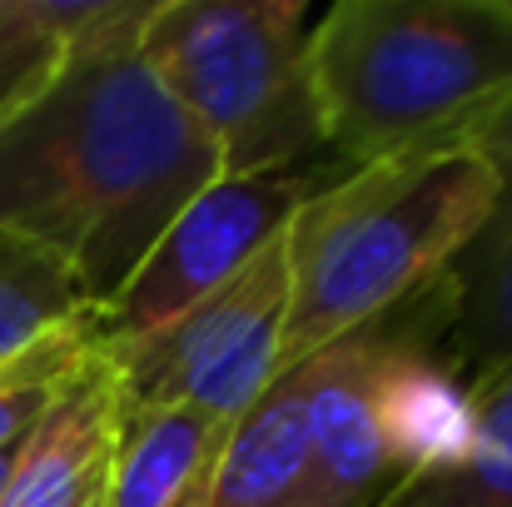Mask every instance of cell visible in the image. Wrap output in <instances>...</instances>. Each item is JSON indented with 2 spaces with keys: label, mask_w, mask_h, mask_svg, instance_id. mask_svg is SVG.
Here are the masks:
<instances>
[{
  "label": "cell",
  "mask_w": 512,
  "mask_h": 507,
  "mask_svg": "<svg viewBox=\"0 0 512 507\" xmlns=\"http://www.w3.org/2000/svg\"><path fill=\"white\" fill-rule=\"evenodd\" d=\"M229 179L304 165L324 145L299 0H160L135 40Z\"/></svg>",
  "instance_id": "4"
},
{
  "label": "cell",
  "mask_w": 512,
  "mask_h": 507,
  "mask_svg": "<svg viewBox=\"0 0 512 507\" xmlns=\"http://www.w3.org/2000/svg\"><path fill=\"white\" fill-rule=\"evenodd\" d=\"M120 443V383L105 358H85L30 428L0 507H100Z\"/></svg>",
  "instance_id": "9"
},
{
  "label": "cell",
  "mask_w": 512,
  "mask_h": 507,
  "mask_svg": "<svg viewBox=\"0 0 512 507\" xmlns=\"http://www.w3.org/2000/svg\"><path fill=\"white\" fill-rule=\"evenodd\" d=\"M90 314L95 309L85 289L60 259L15 234H0V368Z\"/></svg>",
  "instance_id": "13"
},
{
  "label": "cell",
  "mask_w": 512,
  "mask_h": 507,
  "mask_svg": "<svg viewBox=\"0 0 512 507\" xmlns=\"http://www.w3.org/2000/svg\"><path fill=\"white\" fill-rule=\"evenodd\" d=\"M314 358L279 373L264 398L239 418L214 468L204 507H324L314 473Z\"/></svg>",
  "instance_id": "10"
},
{
  "label": "cell",
  "mask_w": 512,
  "mask_h": 507,
  "mask_svg": "<svg viewBox=\"0 0 512 507\" xmlns=\"http://www.w3.org/2000/svg\"><path fill=\"white\" fill-rule=\"evenodd\" d=\"M65 55L70 50L50 25L45 0H0V120L40 95L60 75Z\"/></svg>",
  "instance_id": "15"
},
{
  "label": "cell",
  "mask_w": 512,
  "mask_h": 507,
  "mask_svg": "<svg viewBox=\"0 0 512 507\" xmlns=\"http://www.w3.org/2000/svg\"><path fill=\"white\" fill-rule=\"evenodd\" d=\"M85 324H70L60 334L40 338L30 353H20L15 363L0 368V453L10 443H20L40 418L45 408L55 403V393L70 383V373L90 358V343H85Z\"/></svg>",
  "instance_id": "14"
},
{
  "label": "cell",
  "mask_w": 512,
  "mask_h": 507,
  "mask_svg": "<svg viewBox=\"0 0 512 507\" xmlns=\"http://www.w3.org/2000/svg\"><path fill=\"white\" fill-rule=\"evenodd\" d=\"M498 169L478 140L343 169L284 229L289 319L279 373L423 294L488 224Z\"/></svg>",
  "instance_id": "3"
},
{
  "label": "cell",
  "mask_w": 512,
  "mask_h": 507,
  "mask_svg": "<svg viewBox=\"0 0 512 507\" xmlns=\"http://www.w3.org/2000/svg\"><path fill=\"white\" fill-rule=\"evenodd\" d=\"M478 145L498 169L493 214L418 294L423 348L468 398L512 368V115Z\"/></svg>",
  "instance_id": "7"
},
{
  "label": "cell",
  "mask_w": 512,
  "mask_h": 507,
  "mask_svg": "<svg viewBox=\"0 0 512 507\" xmlns=\"http://www.w3.org/2000/svg\"><path fill=\"white\" fill-rule=\"evenodd\" d=\"M229 423L194 408H120V443L100 507H204Z\"/></svg>",
  "instance_id": "11"
},
{
  "label": "cell",
  "mask_w": 512,
  "mask_h": 507,
  "mask_svg": "<svg viewBox=\"0 0 512 507\" xmlns=\"http://www.w3.org/2000/svg\"><path fill=\"white\" fill-rule=\"evenodd\" d=\"M30 438V433H25ZM25 438L20 443H10L5 453H0V498H5V483H10V473H15V458H20V448H25Z\"/></svg>",
  "instance_id": "16"
},
{
  "label": "cell",
  "mask_w": 512,
  "mask_h": 507,
  "mask_svg": "<svg viewBox=\"0 0 512 507\" xmlns=\"http://www.w3.org/2000/svg\"><path fill=\"white\" fill-rule=\"evenodd\" d=\"M324 184H329L324 169L309 165L269 169L249 179L219 174L174 214V224L155 239L130 284L100 314H90L85 324L90 353L120 363L135 348L155 343L194 304L219 294L254 254H264L289 229L299 204H309Z\"/></svg>",
  "instance_id": "5"
},
{
  "label": "cell",
  "mask_w": 512,
  "mask_h": 507,
  "mask_svg": "<svg viewBox=\"0 0 512 507\" xmlns=\"http://www.w3.org/2000/svg\"><path fill=\"white\" fill-rule=\"evenodd\" d=\"M289 319V249L284 234L254 254L219 294L194 304L174 329L110 363L120 408H194L214 423L239 418L279 378V343Z\"/></svg>",
  "instance_id": "6"
},
{
  "label": "cell",
  "mask_w": 512,
  "mask_h": 507,
  "mask_svg": "<svg viewBox=\"0 0 512 507\" xmlns=\"http://www.w3.org/2000/svg\"><path fill=\"white\" fill-rule=\"evenodd\" d=\"M309 75L348 169L483 140L512 115V0H343L309 30Z\"/></svg>",
  "instance_id": "2"
},
{
  "label": "cell",
  "mask_w": 512,
  "mask_h": 507,
  "mask_svg": "<svg viewBox=\"0 0 512 507\" xmlns=\"http://www.w3.org/2000/svg\"><path fill=\"white\" fill-rule=\"evenodd\" d=\"M398 348V309L314 353V473L324 507H378L403 478L383 443L378 383Z\"/></svg>",
  "instance_id": "8"
},
{
  "label": "cell",
  "mask_w": 512,
  "mask_h": 507,
  "mask_svg": "<svg viewBox=\"0 0 512 507\" xmlns=\"http://www.w3.org/2000/svg\"><path fill=\"white\" fill-rule=\"evenodd\" d=\"M378 507H512V368L468 398L463 453L403 478Z\"/></svg>",
  "instance_id": "12"
},
{
  "label": "cell",
  "mask_w": 512,
  "mask_h": 507,
  "mask_svg": "<svg viewBox=\"0 0 512 507\" xmlns=\"http://www.w3.org/2000/svg\"><path fill=\"white\" fill-rule=\"evenodd\" d=\"M135 40L140 30L70 50L60 75L0 120V234L60 259L95 314L224 174Z\"/></svg>",
  "instance_id": "1"
}]
</instances>
